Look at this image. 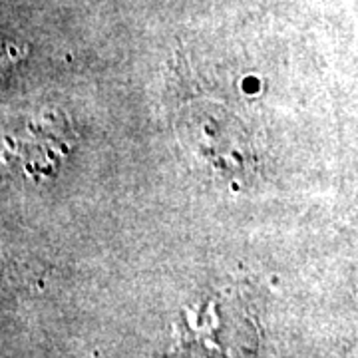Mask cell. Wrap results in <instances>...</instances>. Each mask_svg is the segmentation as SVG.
<instances>
[{"label": "cell", "instance_id": "obj_1", "mask_svg": "<svg viewBox=\"0 0 358 358\" xmlns=\"http://www.w3.org/2000/svg\"><path fill=\"white\" fill-rule=\"evenodd\" d=\"M183 345L199 355L243 357L257 348V329L241 303L231 296H211L181 315Z\"/></svg>", "mask_w": 358, "mask_h": 358}, {"label": "cell", "instance_id": "obj_2", "mask_svg": "<svg viewBox=\"0 0 358 358\" xmlns=\"http://www.w3.org/2000/svg\"><path fill=\"white\" fill-rule=\"evenodd\" d=\"M66 150L64 140L44 120H40V124H26L4 140L6 162L10 159L28 178L54 173Z\"/></svg>", "mask_w": 358, "mask_h": 358}]
</instances>
